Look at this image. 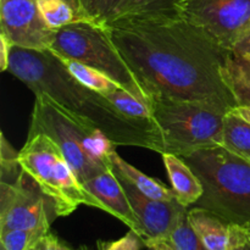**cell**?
I'll list each match as a JSON object with an SVG mask.
<instances>
[{
	"label": "cell",
	"instance_id": "obj_1",
	"mask_svg": "<svg viewBox=\"0 0 250 250\" xmlns=\"http://www.w3.org/2000/svg\"><path fill=\"white\" fill-rule=\"evenodd\" d=\"M149 102L173 99L237 106L221 76L229 50L178 14L127 15L105 26Z\"/></svg>",
	"mask_w": 250,
	"mask_h": 250
},
{
	"label": "cell",
	"instance_id": "obj_2",
	"mask_svg": "<svg viewBox=\"0 0 250 250\" xmlns=\"http://www.w3.org/2000/svg\"><path fill=\"white\" fill-rule=\"evenodd\" d=\"M7 71L34 94L44 93L73 117L104 132L117 146H138L161 153L163 143L155 125L124 116L104 95L75 80L50 51L12 45Z\"/></svg>",
	"mask_w": 250,
	"mask_h": 250
},
{
	"label": "cell",
	"instance_id": "obj_3",
	"mask_svg": "<svg viewBox=\"0 0 250 250\" xmlns=\"http://www.w3.org/2000/svg\"><path fill=\"white\" fill-rule=\"evenodd\" d=\"M28 132H41L50 137L61 149L82 186L111 167L109 158L116 151V144L104 132L61 109L44 93L36 94Z\"/></svg>",
	"mask_w": 250,
	"mask_h": 250
},
{
	"label": "cell",
	"instance_id": "obj_4",
	"mask_svg": "<svg viewBox=\"0 0 250 250\" xmlns=\"http://www.w3.org/2000/svg\"><path fill=\"white\" fill-rule=\"evenodd\" d=\"M183 160L203 186L195 207L215 212L229 224L250 222V161L222 146L194 151Z\"/></svg>",
	"mask_w": 250,
	"mask_h": 250
},
{
	"label": "cell",
	"instance_id": "obj_5",
	"mask_svg": "<svg viewBox=\"0 0 250 250\" xmlns=\"http://www.w3.org/2000/svg\"><path fill=\"white\" fill-rule=\"evenodd\" d=\"M153 117L161 137V153L187 156L202 149L222 146L226 111L198 102L155 99Z\"/></svg>",
	"mask_w": 250,
	"mask_h": 250
},
{
	"label": "cell",
	"instance_id": "obj_6",
	"mask_svg": "<svg viewBox=\"0 0 250 250\" xmlns=\"http://www.w3.org/2000/svg\"><path fill=\"white\" fill-rule=\"evenodd\" d=\"M22 170L49 198L58 216H68L80 205L97 208L94 198L84 189L58 144L41 132L29 133L19 151Z\"/></svg>",
	"mask_w": 250,
	"mask_h": 250
},
{
	"label": "cell",
	"instance_id": "obj_7",
	"mask_svg": "<svg viewBox=\"0 0 250 250\" xmlns=\"http://www.w3.org/2000/svg\"><path fill=\"white\" fill-rule=\"evenodd\" d=\"M48 51L56 56L73 59L97 68L115 81L120 87L150 104L136 75L112 43L105 27L88 21L67 24L55 31Z\"/></svg>",
	"mask_w": 250,
	"mask_h": 250
},
{
	"label": "cell",
	"instance_id": "obj_8",
	"mask_svg": "<svg viewBox=\"0 0 250 250\" xmlns=\"http://www.w3.org/2000/svg\"><path fill=\"white\" fill-rule=\"evenodd\" d=\"M176 10L226 50L250 33V0H178Z\"/></svg>",
	"mask_w": 250,
	"mask_h": 250
},
{
	"label": "cell",
	"instance_id": "obj_9",
	"mask_svg": "<svg viewBox=\"0 0 250 250\" xmlns=\"http://www.w3.org/2000/svg\"><path fill=\"white\" fill-rule=\"evenodd\" d=\"M55 217L53 203L24 171L12 185L0 182V232L49 229Z\"/></svg>",
	"mask_w": 250,
	"mask_h": 250
},
{
	"label": "cell",
	"instance_id": "obj_10",
	"mask_svg": "<svg viewBox=\"0 0 250 250\" xmlns=\"http://www.w3.org/2000/svg\"><path fill=\"white\" fill-rule=\"evenodd\" d=\"M0 31L12 45L37 51L49 50L55 34L42 17L37 0H0Z\"/></svg>",
	"mask_w": 250,
	"mask_h": 250
},
{
	"label": "cell",
	"instance_id": "obj_11",
	"mask_svg": "<svg viewBox=\"0 0 250 250\" xmlns=\"http://www.w3.org/2000/svg\"><path fill=\"white\" fill-rule=\"evenodd\" d=\"M115 173L121 181L129 203L141 222L143 231L142 241L144 246L149 248L154 243L165 241L175 227L180 224L181 220L188 214V208L183 207L177 202V199H151L139 192L132 183L122 178L116 171Z\"/></svg>",
	"mask_w": 250,
	"mask_h": 250
},
{
	"label": "cell",
	"instance_id": "obj_12",
	"mask_svg": "<svg viewBox=\"0 0 250 250\" xmlns=\"http://www.w3.org/2000/svg\"><path fill=\"white\" fill-rule=\"evenodd\" d=\"M84 189L92 195L98 204V209L106 211L124 222L129 229L143 237L141 222L129 203L128 197L121 185V181L111 167L83 183Z\"/></svg>",
	"mask_w": 250,
	"mask_h": 250
},
{
	"label": "cell",
	"instance_id": "obj_13",
	"mask_svg": "<svg viewBox=\"0 0 250 250\" xmlns=\"http://www.w3.org/2000/svg\"><path fill=\"white\" fill-rule=\"evenodd\" d=\"M188 220L208 250H229L232 224L200 207L188 209Z\"/></svg>",
	"mask_w": 250,
	"mask_h": 250
},
{
	"label": "cell",
	"instance_id": "obj_14",
	"mask_svg": "<svg viewBox=\"0 0 250 250\" xmlns=\"http://www.w3.org/2000/svg\"><path fill=\"white\" fill-rule=\"evenodd\" d=\"M161 156L177 202L186 208L197 204L203 195V186L190 166L175 154H161Z\"/></svg>",
	"mask_w": 250,
	"mask_h": 250
},
{
	"label": "cell",
	"instance_id": "obj_15",
	"mask_svg": "<svg viewBox=\"0 0 250 250\" xmlns=\"http://www.w3.org/2000/svg\"><path fill=\"white\" fill-rule=\"evenodd\" d=\"M221 76L237 106H250V54L229 51L221 66Z\"/></svg>",
	"mask_w": 250,
	"mask_h": 250
},
{
	"label": "cell",
	"instance_id": "obj_16",
	"mask_svg": "<svg viewBox=\"0 0 250 250\" xmlns=\"http://www.w3.org/2000/svg\"><path fill=\"white\" fill-rule=\"evenodd\" d=\"M109 161L110 164H111L112 168H114L122 178H125V180L128 181L129 183H132L139 192L146 194V197L158 200L176 199L172 188H167L166 186H164L160 181L154 180V178L146 176V173H143L142 171H139L138 168L134 167L133 165H131V164L127 163L126 160H124L116 151H114V153L110 155Z\"/></svg>",
	"mask_w": 250,
	"mask_h": 250
},
{
	"label": "cell",
	"instance_id": "obj_17",
	"mask_svg": "<svg viewBox=\"0 0 250 250\" xmlns=\"http://www.w3.org/2000/svg\"><path fill=\"white\" fill-rule=\"evenodd\" d=\"M222 146L250 161V124L233 110L225 115Z\"/></svg>",
	"mask_w": 250,
	"mask_h": 250
},
{
	"label": "cell",
	"instance_id": "obj_18",
	"mask_svg": "<svg viewBox=\"0 0 250 250\" xmlns=\"http://www.w3.org/2000/svg\"><path fill=\"white\" fill-rule=\"evenodd\" d=\"M56 58L62 62L66 70L68 71V73L75 80H77L81 84L94 90V92L104 95L120 87L115 81H112L106 75L98 71L97 68L90 67V66L84 65V63L80 62L77 60H73V59L61 58V56H56Z\"/></svg>",
	"mask_w": 250,
	"mask_h": 250
},
{
	"label": "cell",
	"instance_id": "obj_19",
	"mask_svg": "<svg viewBox=\"0 0 250 250\" xmlns=\"http://www.w3.org/2000/svg\"><path fill=\"white\" fill-rule=\"evenodd\" d=\"M104 97L124 116L139 122L155 125L151 105L144 102L143 99L138 98L137 95H134L133 93L119 87L115 90H112V92L104 94Z\"/></svg>",
	"mask_w": 250,
	"mask_h": 250
},
{
	"label": "cell",
	"instance_id": "obj_20",
	"mask_svg": "<svg viewBox=\"0 0 250 250\" xmlns=\"http://www.w3.org/2000/svg\"><path fill=\"white\" fill-rule=\"evenodd\" d=\"M177 1L178 0H122L112 20L127 15L177 14Z\"/></svg>",
	"mask_w": 250,
	"mask_h": 250
},
{
	"label": "cell",
	"instance_id": "obj_21",
	"mask_svg": "<svg viewBox=\"0 0 250 250\" xmlns=\"http://www.w3.org/2000/svg\"><path fill=\"white\" fill-rule=\"evenodd\" d=\"M37 2L42 17L53 31L81 21L75 10L65 0H37Z\"/></svg>",
	"mask_w": 250,
	"mask_h": 250
},
{
	"label": "cell",
	"instance_id": "obj_22",
	"mask_svg": "<svg viewBox=\"0 0 250 250\" xmlns=\"http://www.w3.org/2000/svg\"><path fill=\"white\" fill-rule=\"evenodd\" d=\"M122 0H80L81 19L105 27L115 16Z\"/></svg>",
	"mask_w": 250,
	"mask_h": 250
},
{
	"label": "cell",
	"instance_id": "obj_23",
	"mask_svg": "<svg viewBox=\"0 0 250 250\" xmlns=\"http://www.w3.org/2000/svg\"><path fill=\"white\" fill-rule=\"evenodd\" d=\"M49 229H9L0 232L1 250H29L38 246Z\"/></svg>",
	"mask_w": 250,
	"mask_h": 250
},
{
	"label": "cell",
	"instance_id": "obj_24",
	"mask_svg": "<svg viewBox=\"0 0 250 250\" xmlns=\"http://www.w3.org/2000/svg\"><path fill=\"white\" fill-rule=\"evenodd\" d=\"M164 242L175 250H208L189 224L188 214L181 220L180 224Z\"/></svg>",
	"mask_w": 250,
	"mask_h": 250
},
{
	"label": "cell",
	"instance_id": "obj_25",
	"mask_svg": "<svg viewBox=\"0 0 250 250\" xmlns=\"http://www.w3.org/2000/svg\"><path fill=\"white\" fill-rule=\"evenodd\" d=\"M1 149H0V166H1V182L15 183L23 172L19 161V151L6 141L1 133Z\"/></svg>",
	"mask_w": 250,
	"mask_h": 250
},
{
	"label": "cell",
	"instance_id": "obj_26",
	"mask_svg": "<svg viewBox=\"0 0 250 250\" xmlns=\"http://www.w3.org/2000/svg\"><path fill=\"white\" fill-rule=\"evenodd\" d=\"M99 250H141L144 246L143 241L138 233L134 231H129L126 236L114 242H98Z\"/></svg>",
	"mask_w": 250,
	"mask_h": 250
},
{
	"label": "cell",
	"instance_id": "obj_27",
	"mask_svg": "<svg viewBox=\"0 0 250 250\" xmlns=\"http://www.w3.org/2000/svg\"><path fill=\"white\" fill-rule=\"evenodd\" d=\"M229 250H250V233L246 227L232 224Z\"/></svg>",
	"mask_w": 250,
	"mask_h": 250
},
{
	"label": "cell",
	"instance_id": "obj_28",
	"mask_svg": "<svg viewBox=\"0 0 250 250\" xmlns=\"http://www.w3.org/2000/svg\"><path fill=\"white\" fill-rule=\"evenodd\" d=\"M38 247L42 250H72L70 247L62 243L55 234L50 233V231L43 237V239L38 244Z\"/></svg>",
	"mask_w": 250,
	"mask_h": 250
},
{
	"label": "cell",
	"instance_id": "obj_29",
	"mask_svg": "<svg viewBox=\"0 0 250 250\" xmlns=\"http://www.w3.org/2000/svg\"><path fill=\"white\" fill-rule=\"evenodd\" d=\"M12 44L4 34L0 33V70L7 71L9 68V59H10V51H11Z\"/></svg>",
	"mask_w": 250,
	"mask_h": 250
},
{
	"label": "cell",
	"instance_id": "obj_30",
	"mask_svg": "<svg viewBox=\"0 0 250 250\" xmlns=\"http://www.w3.org/2000/svg\"><path fill=\"white\" fill-rule=\"evenodd\" d=\"M233 51L237 53H249L250 54V33L248 36L244 37L236 46H234Z\"/></svg>",
	"mask_w": 250,
	"mask_h": 250
},
{
	"label": "cell",
	"instance_id": "obj_31",
	"mask_svg": "<svg viewBox=\"0 0 250 250\" xmlns=\"http://www.w3.org/2000/svg\"><path fill=\"white\" fill-rule=\"evenodd\" d=\"M232 110L250 124V106H234Z\"/></svg>",
	"mask_w": 250,
	"mask_h": 250
},
{
	"label": "cell",
	"instance_id": "obj_32",
	"mask_svg": "<svg viewBox=\"0 0 250 250\" xmlns=\"http://www.w3.org/2000/svg\"><path fill=\"white\" fill-rule=\"evenodd\" d=\"M149 249L151 250H175L171 246H168L166 242H158V243H154L153 246L149 247Z\"/></svg>",
	"mask_w": 250,
	"mask_h": 250
},
{
	"label": "cell",
	"instance_id": "obj_33",
	"mask_svg": "<svg viewBox=\"0 0 250 250\" xmlns=\"http://www.w3.org/2000/svg\"><path fill=\"white\" fill-rule=\"evenodd\" d=\"M66 2H67L68 5H70L71 7H72L73 10L76 11V14H77L78 19L82 21V19H81V6H80V0H65Z\"/></svg>",
	"mask_w": 250,
	"mask_h": 250
},
{
	"label": "cell",
	"instance_id": "obj_34",
	"mask_svg": "<svg viewBox=\"0 0 250 250\" xmlns=\"http://www.w3.org/2000/svg\"><path fill=\"white\" fill-rule=\"evenodd\" d=\"M244 227H246V229H248V232H249V233H250V222H249V224H247L246 226H244Z\"/></svg>",
	"mask_w": 250,
	"mask_h": 250
},
{
	"label": "cell",
	"instance_id": "obj_35",
	"mask_svg": "<svg viewBox=\"0 0 250 250\" xmlns=\"http://www.w3.org/2000/svg\"><path fill=\"white\" fill-rule=\"evenodd\" d=\"M29 250H42V249H41V248H39V247H38V246H37V247H34V248L29 249Z\"/></svg>",
	"mask_w": 250,
	"mask_h": 250
}]
</instances>
